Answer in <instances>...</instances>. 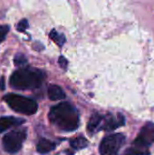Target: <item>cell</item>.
I'll return each instance as SVG.
<instances>
[{
  "label": "cell",
  "mask_w": 154,
  "mask_h": 155,
  "mask_svg": "<svg viewBox=\"0 0 154 155\" xmlns=\"http://www.w3.org/2000/svg\"><path fill=\"white\" fill-rule=\"evenodd\" d=\"M28 22H27V20L26 19H22L17 25H16V28H17V30L19 31V32H25L26 29H27V27H28Z\"/></svg>",
  "instance_id": "9a60e30c"
},
{
  "label": "cell",
  "mask_w": 154,
  "mask_h": 155,
  "mask_svg": "<svg viewBox=\"0 0 154 155\" xmlns=\"http://www.w3.org/2000/svg\"><path fill=\"white\" fill-rule=\"evenodd\" d=\"M125 124V118L123 114H118L117 115L108 114L103 115L99 131H113Z\"/></svg>",
  "instance_id": "52a82bcc"
},
{
  "label": "cell",
  "mask_w": 154,
  "mask_h": 155,
  "mask_svg": "<svg viewBox=\"0 0 154 155\" xmlns=\"http://www.w3.org/2000/svg\"><path fill=\"white\" fill-rule=\"evenodd\" d=\"M6 104L15 112L25 115H33L38 110L37 103L31 98L15 94H8L3 97Z\"/></svg>",
  "instance_id": "277c9868"
},
{
  "label": "cell",
  "mask_w": 154,
  "mask_h": 155,
  "mask_svg": "<svg viewBox=\"0 0 154 155\" xmlns=\"http://www.w3.org/2000/svg\"><path fill=\"white\" fill-rule=\"evenodd\" d=\"M47 94L48 98L52 101H59L65 98V94L64 90L56 84H52L48 87Z\"/></svg>",
  "instance_id": "8fae6325"
},
{
  "label": "cell",
  "mask_w": 154,
  "mask_h": 155,
  "mask_svg": "<svg viewBox=\"0 0 154 155\" xmlns=\"http://www.w3.org/2000/svg\"><path fill=\"white\" fill-rule=\"evenodd\" d=\"M154 143V124H146L141 130L132 147L126 150L125 155H149V147Z\"/></svg>",
  "instance_id": "3957f363"
},
{
  "label": "cell",
  "mask_w": 154,
  "mask_h": 155,
  "mask_svg": "<svg viewBox=\"0 0 154 155\" xmlns=\"http://www.w3.org/2000/svg\"><path fill=\"white\" fill-rule=\"evenodd\" d=\"M103 116V115L99 113H94L91 116V118L88 122V124H87V131L91 135L99 132V128H100V124H101Z\"/></svg>",
  "instance_id": "9c48e42d"
},
{
  "label": "cell",
  "mask_w": 154,
  "mask_h": 155,
  "mask_svg": "<svg viewBox=\"0 0 154 155\" xmlns=\"http://www.w3.org/2000/svg\"><path fill=\"white\" fill-rule=\"evenodd\" d=\"M0 90H5V78L1 77L0 78Z\"/></svg>",
  "instance_id": "ac0fdd59"
},
{
  "label": "cell",
  "mask_w": 154,
  "mask_h": 155,
  "mask_svg": "<svg viewBox=\"0 0 154 155\" xmlns=\"http://www.w3.org/2000/svg\"><path fill=\"white\" fill-rule=\"evenodd\" d=\"M48 118L53 125L63 132H73L79 127L78 112L68 102H63L53 106L50 109Z\"/></svg>",
  "instance_id": "6da1fadb"
},
{
  "label": "cell",
  "mask_w": 154,
  "mask_h": 155,
  "mask_svg": "<svg viewBox=\"0 0 154 155\" xmlns=\"http://www.w3.org/2000/svg\"><path fill=\"white\" fill-rule=\"evenodd\" d=\"M46 78L44 71L34 67H22L10 77V85L16 90H32L42 85Z\"/></svg>",
  "instance_id": "7a4b0ae2"
},
{
  "label": "cell",
  "mask_w": 154,
  "mask_h": 155,
  "mask_svg": "<svg viewBox=\"0 0 154 155\" xmlns=\"http://www.w3.org/2000/svg\"><path fill=\"white\" fill-rule=\"evenodd\" d=\"M26 130L20 129L11 131L6 134L2 140L3 147L8 153H15L22 148L23 143L26 139Z\"/></svg>",
  "instance_id": "5b68a950"
},
{
  "label": "cell",
  "mask_w": 154,
  "mask_h": 155,
  "mask_svg": "<svg viewBox=\"0 0 154 155\" xmlns=\"http://www.w3.org/2000/svg\"><path fill=\"white\" fill-rule=\"evenodd\" d=\"M55 147H56L55 143L49 141L45 138H41L36 144V151L40 154H47L50 152L54 151Z\"/></svg>",
  "instance_id": "30bf717a"
},
{
  "label": "cell",
  "mask_w": 154,
  "mask_h": 155,
  "mask_svg": "<svg viewBox=\"0 0 154 155\" xmlns=\"http://www.w3.org/2000/svg\"><path fill=\"white\" fill-rule=\"evenodd\" d=\"M14 63L16 66H24L25 64H27V59L25 58V55H23L22 54H17L15 56L14 59Z\"/></svg>",
  "instance_id": "5bb4252c"
},
{
  "label": "cell",
  "mask_w": 154,
  "mask_h": 155,
  "mask_svg": "<svg viewBox=\"0 0 154 155\" xmlns=\"http://www.w3.org/2000/svg\"><path fill=\"white\" fill-rule=\"evenodd\" d=\"M58 63H59V65L64 69V70H66L67 69V64H68V61L66 60V58H64L63 55H61L58 59Z\"/></svg>",
  "instance_id": "e0dca14e"
},
{
  "label": "cell",
  "mask_w": 154,
  "mask_h": 155,
  "mask_svg": "<svg viewBox=\"0 0 154 155\" xmlns=\"http://www.w3.org/2000/svg\"><path fill=\"white\" fill-rule=\"evenodd\" d=\"M25 121L22 118H15L13 116H5L0 118V134L6 131L13 126L21 125Z\"/></svg>",
  "instance_id": "ba28073f"
},
{
  "label": "cell",
  "mask_w": 154,
  "mask_h": 155,
  "mask_svg": "<svg viewBox=\"0 0 154 155\" xmlns=\"http://www.w3.org/2000/svg\"><path fill=\"white\" fill-rule=\"evenodd\" d=\"M125 143V136L122 134L108 135L101 142L99 152L101 155H117Z\"/></svg>",
  "instance_id": "8992f818"
},
{
  "label": "cell",
  "mask_w": 154,
  "mask_h": 155,
  "mask_svg": "<svg viewBox=\"0 0 154 155\" xmlns=\"http://www.w3.org/2000/svg\"><path fill=\"white\" fill-rule=\"evenodd\" d=\"M9 32V26L5 25H0V44L5 40L6 34Z\"/></svg>",
  "instance_id": "2e32d148"
},
{
  "label": "cell",
  "mask_w": 154,
  "mask_h": 155,
  "mask_svg": "<svg viewBox=\"0 0 154 155\" xmlns=\"http://www.w3.org/2000/svg\"><path fill=\"white\" fill-rule=\"evenodd\" d=\"M89 143L84 136H78L70 141V146L73 150H82L88 146Z\"/></svg>",
  "instance_id": "7c38bea8"
},
{
  "label": "cell",
  "mask_w": 154,
  "mask_h": 155,
  "mask_svg": "<svg viewBox=\"0 0 154 155\" xmlns=\"http://www.w3.org/2000/svg\"><path fill=\"white\" fill-rule=\"evenodd\" d=\"M49 36H50V38H51L58 46H60V47H62V46L64 45V44L65 43V41H66V38H65L64 35L62 34V33L57 32L55 29H53V30L50 32Z\"/></svg>",
  "instance_id": "4fadbf2b"
}]
</instances>
